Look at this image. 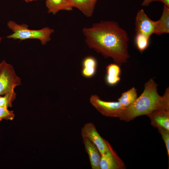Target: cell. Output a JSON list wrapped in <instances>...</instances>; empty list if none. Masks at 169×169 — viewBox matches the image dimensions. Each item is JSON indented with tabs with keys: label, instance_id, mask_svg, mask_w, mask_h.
Here are the masks:
<instances>
[{
	"label": "cell",
	"instance_id": "cell-7",
	"mask_svg": "<svg viewBox=\"0 0 169 169\" xmlns=\"http://www.w3.org/2000/svg\"><path fill=\"white\" fill-rule=\"evenodd\" d=\"M135 30L136 34H141L150 38L155 33L157 21H154L150 18L141 9L138 11L135 19Z\"/></svg>",
	"mask_w": 169,
	"mask_h": 169
},
{
	"label": "cell",
	"instance_id": "cell-14",
	"mask_svg": "<svg viewBox=\"0 0 169 169\" xmlns=\"http://www.w3.org/2000/svg\"><path fill=\"white\" fill-rule=\"evenodd\" d=\"M120 66L115 63L110 64L106 66L105 80L108 85H114L120 81L121 71Z\"/></svg>",
	"mask_w": 169,
	"mask_h": 169
},
{
	"label": "cell",
	"instance_id": "cell-22",
	"mask_svg": "<svg viewBox=\"0 0 169 169\" xmlns=\"http://www.w3.org/2000/svg\"><path fill=\"white\" fill-rule=\"evenodd\" d=\"M159 1L161 2L164 5L169 7V0H159Z\"/></svg>",
	"mask_w": 169,
	"mask_h": 169
},
{
	"label": "cell",
	"instance_id": "cell-8",
	"mask_svg": "<svg viewBox=\"0 0 169 169\" xmlns=\"http://www.w3.org/2000/svg\"><path fill=\"white\" fill-rule=\"evenodd\" d=\"M85 151L88 154L92 169H100L101 155L96 146L87 138L82 137Z\"/></svg>",
	"mask_w": 169,
	"mask_h": 169
},
{
	"label": "cell",
	"instance_id": "cell-6",
	"mask_svg": "<svg viewBox=\"0 0 169 169\" xmlns=\"http://www.w3.org/2000/svg\"><path fill=\"white\" fill-rule=\"evenodd\" d=\"M81 134L82 137L87 138L96 146L101 155L110 150V144L101 137L93 123L85 124L81 129Z\"/></svg>",
	"mask_w": 169,
	"mask_h": 169
},
{
	"label": "cell",
	"instance_id": "cell-1",
	"mask_svg": "<svg viewBox=\"0 0 169 169\" xmlns=\"http://www.w3.org/2000/svg\"><path fill=\"white\" fill-rule=\"evenodd\" d=\"M86 42L90 48L106 58H111L120 66L130 57L129 38L126 31L117 22L101 21L83 29Z\"/></svg>",
	"mask_w": 169,
	"mask_h": 169
},
{
	"label": "cell",
	"instance_id": "cell-21",
	"mask_svg": "<svg viewBox=\"0 0 169 169\" xmlns=\"http://www.w3.org/2000/svg\"><path fill=\"white\" fill-rule=\"evenodd\" d=\"M159 1V0H144L141 5L143 6H148L153 2Z\"/></svg>",
	"mask_w": 169,
	"mask_h": 169
},
{
	"label": "cell",
	"instance_id": "cell-19",
	"mask_svg": "<svg viewBox=\"0 0 169 169\" xmlns=\"http://www.w3.org/2000/svg\"><path fill=\"white\" fill-rule=\"evenodd\" d=\"M15 115L13 111L9 110L6 107H0V120H13Z\"/></svg>",
	"mask_w": 169,
	"mask_h": 169
},
{
	"label": "cell",
	"instance_id": "cell-4",
	"mask_svg": "<svg viewBox=\"0 0 169 169\" xmlns=\"http://www.w3.org/2000/svg\"><path fill=\"white\" fill-rule=\"evenodd\" d=\"M90 101L99 112L108 117L120 118L126 108L119 101H107L102 100L96 95H92L90 97Z\"/></svg>",
	"mask_w": 169,
	"mask_h": 169
},
{
	"label": "cell",
	"instance_id": "cell-25",
	"mask_svg": "<svg viewBox=\"0 0 169 169\" xmlns=\"http://www.w3.org/2000/svg\"><path fill=\"white\" fill-rule=\"evenodd\" d=\"M1 39H2V38L0 37V43L1 42Z\"/></svg>",
	"mask_w": 169,
	"mask_h": 169
},
{
	"label": "cell",
	"instance_id": "cell-13",
	"mask_svg": "<svg viewBox=\"0 0 169 169\" xmlns=\"http://www.w3.org/2000/svg\"><path fill=\"white\" fill-rule=\"evenodd\" d=\"M97 61L93 57L87 56L82 62V74L84 77L90 78L95 74L97 67Z\"/></svg>",
	"mask_w": 169,
	"mask_h": 169
},
{
	"label": "cell",
	"instance_id": "cell-24",
	"mask_svg": "<svg viewBox=\"0 0 169 169\" xmlns=\"http://www.w3.org/2000/svg\"><path fill=\"white\" fill-rule=\"evenodd\" d=\"M23 0L25 1L26 2H31L33 1H36L37 0Z\"/></svg>",
	"mask_w": 169,
	"mask_h": 169
},
{
	"label": "cell",
	"instance_id": "cell-2",
	"mask_svg": "<svg viewBox=\"0 0 169 169\" xmlns=\"http://www.w3.org/2000/svg\"><path fill=\"white\" fill-rule=\"evenodd\" d=\"M157 86L153 79L146 82L142 93L126 107L120 119L129 121L139 116L148 115L156 110L169 107V88L166 89L163 95L161 96L158 92Z\"/></svg>",
	"mask_w": 169,
	"mask_h": 169
},
{
	"label": "cell",
	"instance_id": "cell-18",
	"mask_svg": "<svg viewBox=\"0 0 169 169\" xmlns=\"http://www.w3.org/2000/svg\"><path fill=\"white\" fill-rule=\"evenodd\" d=\"M149 38L141 34H137L136 38V44L138 50L143 52L148 47Z\"/></svg>",
	"mask_w": 169,
	"mask_h": 169
},
{
	"label": "cell",
	"instance_id": "cell-5",
	"mask_svg": "<svg viewBox=\"0 0 169 169\" xmlns=\"http://www.w3.org/2000/svg\"><path fill=\"white\" fill-rule=\"evenodd\" d=\"M21 80L13 67L4 60L0 70V96L14 90L16 87L21 85Z\"/></svg>",
	"mask_w": 169,
	"mask_h": 169
},
{
	"label": "cell",
	"instance_id": "cell-17",
	"mask_svg": "<svg viewBox=\"0 0 169 169\" xmlns=\"http://www.w3.org/2000/svg\"><path fill=\"white\" fill-rule=\"evenodd\" d=\"M16 95L13 90L5 94L3 96H0V107H12V102L15 99Z\"/></svg>",
	"mask_w": 169,
	"mask_h": 169
},
{
	"label": "cell",
	"instance_id": "cell-3",
	"mask_svg": "<svg viewBox=\"0 0 169 169\" xmlns=\"http://www.w3.org/2000/svg\"><path fill=\"white\" fill-rule=\"evenodd\" d=\"M7 25L13 32L12 34L7 37V38L20 40L37 39L40 41L43 45L50 40L51 35L54 31V29L48 27L38 30L30 29L26 24H18L12 21H9Z\"/></svg>",
	"mask_w": 169,
	"mask_h": 169
},
{
	"label": "cell",
	"instance_id": "cell-12",
	"mask_svg": "<svg viewBox=\"0 0 169 169\" xmlns=\"http://www.w3.org/2000/svg\"><path fill=\"white\" fill-rule=\"evenodd\" d=\"M46 5L48 13L54 15L60 10H72L73 8L68 0H46Z\"/></svg>",
	"mask_w": 169,
	"mask_h": 169
},
{
	"label": "cell",
	"instance_id": "cell-20",
	"mask_svg": "<svg viewBox=\"0 0 169 169\" xmlns=\"http://www.w3.org/2000/svg\"><path fill=\"white\" fill-rule=\"evenodd\" d=\"M162 139L165 143L167 155L169 156V131L161 127H158Z\"/></svg>",
	"mask_w": 169,
	"mask_h": 169
},
{
	"label": "cell",
	"instance_id": "cell-15",
	"mask_svg": "<svg viewBox=\"0 0 169 169\" xmlns=\"http://www.w3.org/2000/svg\"><path fill=\"white\" fill-rule=\"evenodd\" d=\"M169 33V7L164 5L162 15L157 21V24L154 34L161 35Z\"/></svg>",
	"mask_w": 169,
	"mask_h": 169
},
{
	"label": "cell",
	"instance_id": "cell-16",
	"mask_svg": "<svg viewBox=\"0 0 169 169\" xmlns=\"http://www.w3.org/2000/svg\"><path fill=\"white\" fill-rule=\"evenodd\" d=\"M136 90L133 87L121 94L118 99V101L125 107L131 104L137 98Z\"/></svg>",
	"mask_w": 169,
	"mask_h": 169
},
{
	"label": "cell",
	"instance_id": "cell-11",
	"mask_svg": "<svg viewBox=\"0 0 169 169\" xmlns=\"http://www.w3.org/2000/svg\"><path fill=\"white\" fill-rule=\"evenodd\" d=\"M110 150L101 155L100 162L101 169H117L119 168L118 161L111 146Z\"/></svg>",
	"mask_w": 169,
	"mask_h": 169
},
{
	"label": "cell",
	"instance_id": "cell-10",
	"mask_svg": "<svg viewBox=\"0 0 169 169\" xmlns=\"http://www.w3.org/2000/svg\"><path fill=\"white\" fill-rule=\"evenodd\" d=\"M73 7L80 10L86 17H92L97 0H68Z\"/></svg>",
	"mask_w": 169,
	"mask_h": 169
},
{
	"label": "cell",
	"instance_id": "cell-23",
	"mask_svg": "<svg viewBox=\"0 0 169 169\" xmlns=\"http://www.w3.org/2000/svg\"><path fill=\"white\" fill-rule=\"evenodd\" d=\"M4 62V60L1 62L0 63V70L1 69Z\"/></svg>",
	"mask_w": 169,
	"mask_h": 169
},
{
	"label": "cell",
	"instance_id": "cell-9",
	"mask_svg": "<svg viewBox=\"0 0 169 169\" xmlns=\"http://www.w3.org/2000/svg\"><path fill=\"white\" fill-rule=\"evenodd\" d=\"M169 107L156 110L148 115L152 118L158 127L169 131Z\"/></svg>",
	"mask_w": 169,
	"mask_h": 169
}]
</instances>
